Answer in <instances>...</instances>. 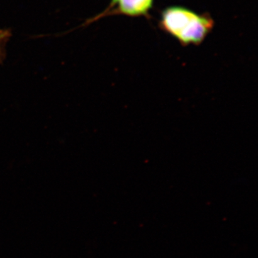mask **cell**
<instances>
[{
    "label": "cell",
    "instance_id": "3",
    "mask_svg": "<svg viewBox=\"0 0 258 258\" xmlns=\"http://www.w3.org/2000/svg\"><path fill=\"white\" fill-rule=\"evenodd\" d=\"M5 34H3L2 32H0V41H1L2 39L3 38V37L5 36Z\"/></svg>",
    "mask_w": 258,
    "mask_h": 258
},
{
    "label": "cell",
    "instance_id": "1",
    "mask_svg": "<svg viewBox=\"0 0 258 258\" xmlns=\"http://www.w3.org/2000/svg\"><path fill=\"white\" fill-rule=\"evenodd\" d=\"M159 23L161 29L184 46L200 45L214 27L210 17L179 6L169 7L163 10Z\"/></svg>",
    "mask_w": 258,
    "mask_h": 258
},
{
    "label": "cell",
    "instance_id": "2",
    "mask_svg": "<svg viewBox=\"0 0 258 258\" xmlns=\"http://www.w3.org/2000/svg\"><path fill=\"white\" fill-rule=\"evenodd\" d=\"M154 0H112L108 9L100 18L111 15H123L129 17L148 16Z\"/></svg>",
    "mask_w": 258,
    "mask_h": 258
}]
</instances>
